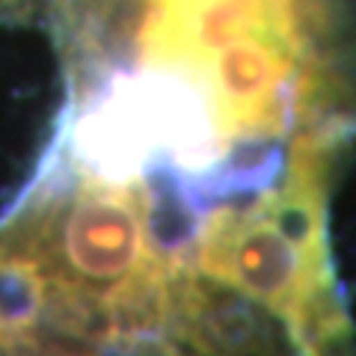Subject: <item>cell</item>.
<instances>
[{"label": "cell", "mask_w": 356, "mask_h": 356, "mask_svg": "<svg viewBox=\"0 0 356 356\" xmlns=\"http://www.w3.org/2000/svg\"><path fill=\"white\" fill-rule=\"evenodd\" d=\"M44 0H0V24H21L42 9Z\"/></svg>", "instance_id": "2"}, {"label": "cell", "mask_w": 356, "mask_h": 356, "mask_svg": "<svg viewBox=\"0 0 356 356\" xmlns=\"http://www.w3.org/2000/svg\"><path fill=\"white\" fill-rule=\"evenodd\" d=\"M0 356H72L65 344L44 341L36 327L15 318L0 303Z\"/></svg>", "instance_id": "1"}]
</instances>
